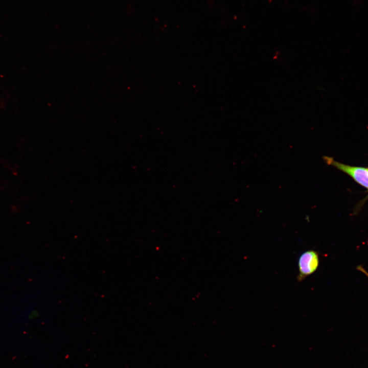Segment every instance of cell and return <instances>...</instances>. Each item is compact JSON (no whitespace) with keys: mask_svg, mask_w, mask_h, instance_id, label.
<instances>
[{"mask_svg":"<svg viewBox=\"0 0 368 368\" xmlns=\"http://www.w3.org/2000/svg\"><path fill=\"white\" fill-rule=\"evenodd\" d=\"M319 263V255L316 250L309 249L302 253L298 259V282L303 281L314 273L318 267Z\"/></svg>","mask_w":368,"mask_h":368,"instance_id":"7a4b0ae2","label":"cell"},{"mask_svg":"<svg viewBox=\"0 0 368 368\" xmlns=\"http://www.w3.org/2000/svg\"><path fill=\"white\" fill-rule=\"evenodd\" d=\"M323 158L328 165L348 174L368 191V168L346 165L335 160L331 157L324 156Z\"/></svg>","mask_w":368,"mask_h":368,"instance_id":"6da1fadb","label":"cell"}]
</instances>
